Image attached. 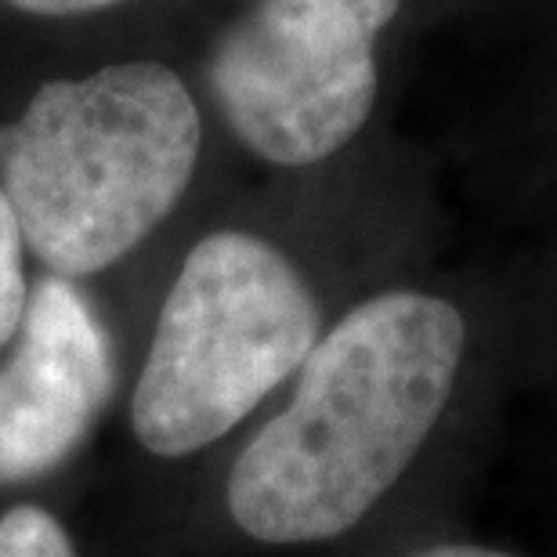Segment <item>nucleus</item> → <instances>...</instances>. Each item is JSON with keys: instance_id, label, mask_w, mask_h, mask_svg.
<instances>
[{"instance_id": "1", "label": "nucleus", "mask_w": 557, "mask_h": 557, "mask_svg": "<svg viewBox=\"0 0 557 557\" xmlns=\"http://www.w3.org/2000/svg\"><path fill=\"white\" fill-rule=\"evenodd\" d=\"M463 341L460 311L420 289L351 308L300 362L289 406L232 463V521L275 547L359 525L438 423Z\"/></svg>"}, {"instance_id": "2", "label": "nucleus", "mask_w": 557, "mask_h": 557, "mask_svg": "<svg viewBox=\"0 0 557 557\" xmlns=\"http://www.w3.org/2000/svg\"><path fill=\"white\" fill-rule=\"evenodd\" d=\"M203 120L166 62L127 59L37 87L0 124V188L51 275L113 269L193 185Z\"/></svg>"}, {"instance_id": "3", "label": "nucleus", "mask_w": 557, "mask_h": 557, "mask_svg": "<svg viewBox=\"0 0 557 557\" xmlns=\"http://www.w3.org/2000/svg\"><path fill=\"white\" fill-rule=\"evenodd\" d=\"M315 341L319 305L297 264L250 232H214L163 297L131 431L163 460L207 449L294 376Z\"/></svg>"}, {"instance_id": "4", "label": "nucleus", "mask_w": 557, "mask_h": 557, "mask_svg": "<svg viewBox=\"0 0 557 557\" xmlns=\"http://www.w3.org/2000/svg\"><path fill=\"white\" fill-rule=\"evenodd\" d=\"M403 0H253L210 54V95L253 156L311 166L376 106V40Z\"/></svg>"}, {"instance_id": "5", "label": "nucleus", "mask_w": 557, "mask_h": 557, "mask_svg": "<svg viewBox=\"0 0 557 557\" xmlns=\"http://www.w3.org/2000/svg\"><path fill=\"white\" fill-rule=\"evenodd\" d=\"M15 337L0 366V482L62 467L113 392L109 337L73 278L48 275L29 289Z\"/></svg>"}, {"instance_id": "6", "label": "nucleus", "mask_w": 557, "mask_h": 557, "mask_svg": "<svg viewBox=\"0 0 557 557\" xmlns=\"http://www.w3.org/2000/svg\"><path fill=\"white\" fill-rule=\"evenodd\" d=\"M0 557H76V547L51 510L18 504L0 515Z\"/></svg>"}, {"instance_id": "7", "label": "nucleus", "mask_w": 557, "mask_h": 557, "mask_svg": "<svg viewBox=\"0 0 557 557\" xmlns=\"http://www.w3.org/2000/svg\"><path fill=\"white\" fill-rule=\"evenodd\" d=\"M22 228L18 218L11 210L4 188H0V348L8 341H15V333L22 326V315H26V264H22Z\"/></svg>"}, {"instance_id": "8", "label": "nucleus", "mask_w": 557, "mask_h": 557, "mask_svg": "<svg viewBox=\"0 0 557 557\" xmlns=\"http://www.w3.org/2000/svg\"><path fill=\"white\" fill-rule=\"evenodd\" d=\"M4 4L37 18H76V15H95V11L106 8H120L127 0H4Z\"/></svg>"}, {"instance_id": "9", "label": "nucleus", "mask_w": 557, "mask_h": 557, "mask_svg": "<svg viewBox=\"0 0 557 557\" xmlns=\"http://www.w3.org/2000/svg\"><path fill=\"white\" fill-rule=\"evenodd\" d=\"M417 557H515L504 550H488V547H471V543H449V547H431Z\"/></svg>"}]
</instances>
